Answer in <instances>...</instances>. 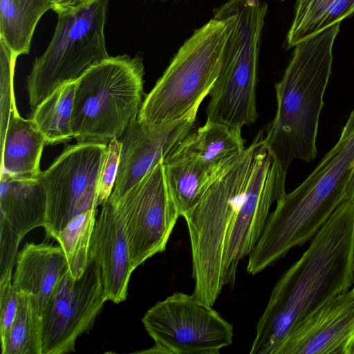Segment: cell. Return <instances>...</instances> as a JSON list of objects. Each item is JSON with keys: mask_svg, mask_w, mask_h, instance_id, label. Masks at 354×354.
Masks as SVG:
<instances>
[{"mask_svg": "<svg viewBox=\"0 0 354 354\" xmlns=\"http://www.w3.org/2000/svg\"><path fill=\"white\" fill-rule=\"evenodd\" d=\"M230 32L229 18L213 11V18L194 30L145 96L138 119L150 127L195 121L221 71Z\"/></svg>", "mask_w": 354, "mask_h": 354, "instance_id": "cell-5", "label": "cell"}, {"mask_svg": "<svg viewBox=\"0 0 354 354\" xmlns=\"http://www.w3.org/2000/svg\"><path fill=\"white\" fill-rule=\"evenodd\" d=\"M142 322L154 345L138 353L218 354L233 341L232 325L193 294L176 292L156 302Z\"/></svg>", "mask_w": 354, "mask_h": 354, "instance_id": "cell-9", "label": "cell"}, {"mask_svg": "<svg viewBox=\"0 0 354 354\" xmlns=\"http://www.w3.org/2000/svg\"><path fill=\"white\" fill-rule=\"evenodd\" d=\"M97 212V209H95L77 215L55 239L64 250L68 271L75 279L82 276L91 261V240Z\"/></svg>", "mask_w": 354, "mask_h": 354, "instance_id": "cell-26", "label": "cell"}, {"mask_svg": "<svg viewBox=\"0 0 354 354\" xmlns=\"http://www.w3.org/2000/svg\"><path fill=\"white\" fill-rule=\"evenodd\" d=\"M354 13V0H297L295 16L286 37L287 48L341 23Z\"/></svg>", "mask_w": 354, "mask_h": 354, "instance_id": "cell-22", "label": "cell"}, {"mask_svg": "<svg viewBox=\"0 0 354 354\" xmlns=\"http://www.w3.org/2000/svg\"><path fill=\"white\" fill-rule=\"evenodd\" d=\"M213 11L229 18L231 32L209 94L207 120L241 130L258 118V59L268 6L260 0H227Z\"/></svg>", "mask_w": 354, "mask_h": 354, "instance_id": "cell-6", "label": "cell"}, {"mask_svg": "<svg viewBox=\"0 0 354 354\" xmlns=\"http://www.w3.org/2000/svg\"><path fill=\"white\" fill-rule=\"evenodd\" d=\"M354 282V199L346 198L274 286L250 354H279L299 323Z\"/></svg>", "mask_w": 354, "mask_h": 354, "instance_id": "cell-1", "label": "cell"}, {"mask_svg": "<svg viewBox=\"0 0 354 354\" xmlns=\"http://www.w3.org/2000/svg\"><path fill=\"white\" fill-rule=\"evenodd\" d=\"M346 194V198L354 199V166L347 185Z\"/></svg>", "mask_w": 354, "mask_h": 354, "instance_id": "cell-32", "label": "cell"}, {"mask_svg": "<svg viewBox=\"0 0 354 354\" xmlns=\"http://www.w3.org/2000/svg\"><path fill=\"white\" fill-rule=\"evenodd\" d=\"M194 120L150 127L138 117L118 138L121 142L120 163L111 194L115 201L138 183L151 169L174 151L192 129Z\"/></svg>", "mask_w": 354, "mask_h": 354, "instance_id": "cell-14", "label": "cell"}, {"mask_svg": "<svg viewBox=\"0 0 354 354\" xmlns=\"http://www.w3.org/2000/svg\"><path fill=\"white\" fill-rule=\"evenodd\" d=\"M52 0H0V39L17 56L28 54L37 22Z\"/></svg>", "mask_w": 354, "mask_h": 354, "instance_id": "cell-21", "label": "cell"}, {"mask_svg": "<svg viewBox=\"0 0 354 354\" xmlns=\"http://www.w3.org/2000/svg\"><path fill=\"white\" fill-rule=\"evenodd\" d=\"M107 144L69 145L39 180L46 194V237L55 239L75 216L97 209V189Z\"/></svg>", "mask_w": 354, "mask_h": 354, "instance_id": "cell-10", "label": "cell"}, {"mask_svg": "<svg viewBox=\"0 0 354 354\" xmlns=\"http://www.w3.org/2000/svg\"><path fill=\"white\" fill-rule=\"evenodd\" d=\"M15 264V289L30 296L42 317L56 285L68 270L62 248L46 243H27L18 252Z\"/></svg>", "mask_w": 354, "mask_h": 354, "instance_id": "cell-17", "label": "cell"}, {"mask_svg": "<svg viewBox=\"0 0 354 354\" xmlns=\"http://www.w3.org/2000/svg\"><path fill=\"white\" fill-rule=\"evenodd\" d=\"M0 223V271L1 275L8 269H12L16 262L18 254L17 250L21 240L4 221L1 220Z\"/></svg>", "mask_w": 354, "mask_h": 354, "instance_id": "cell-30", "label": "cell"}, {"mask_svg": "<svg viewBox=\"0 0 354 354\" xmlns=\"http://www.w3.org/2000/svg\"><path fill=\"white\" fill-rule=\"evenodd\" d=\"M18 293L12 326L1 343L2 354H42V317L29 295Z\"/></svg>", "mask_w": 354, "mask_h": 354, "instance_id": "cell-25", "label": "cell"}, {"mask_svg": "<svg viewBox=\"0 0 354 354\" xmlns=\"http://www.w3.org/2000/svg\"><path fill=\"white\" fill-rule=\"evenodd\" d=\"M263 131L219 171L198 203L183 217L189 232L193 295L213 306L224 286L223 254L228 234L243 200Z\"/></svg>", "mask_w": 354, "mask_h": 354, "instance_id": "cell-4", "label": "cell"}, {"mask_svg": "<svg viewBox=\"0 0 354 354\" xmlns=\"http://www.w3.org/2000/svg\"><path fill=\"white\" fill-rule=\"evenodd\" d=\"M142 57H109L76 82L71 127L77 142L108 144L138 117L143 102Z\"/></svg>", "mask_w": 354, "mask_h": 354, "instance_id": "cell-7", "label": "cell"}, {"mask_svg": "<svg viewBox=\"0 0 354 354\" xmlns=\"http://www.w3.org/2000/svg\"><path fill=\"white\" fill-rule=\"evenodd\" d=\"M241 130L207 120L190 131L164 162L196 161L211 167L224 165L244 150Z\"/></svg>", "mask_w": 354, "mask_h": 354, "instance_id": "cell-19", "label": "cell"}, {"mask_svg": "<svg viewBox=\"0 0 354 354\" xmlns=\"http://www.w3.org/2000/svg\"><path fill=\"white\" fill-rule=\"evenodd\" d=\"M46 145L44 136L30 118L24 119L18 111L12 113L1 145V177L38 178Z\"/></svg>", "mask_w": 354, "mask_h": 354, "instance_id": "cell-20", "label": "cell"}, {"mask_svg": "<svg viewBox=\"0 0 354 354\" xmlns=\"http://www.w3.org/2000/svg\"><path fill=\"white\" fill-rule=\"evenodd\" d=\"M163 162L118 199L108 200L123 223L133 270L165 250L180 216L167 183Z\"/></svg>", "mask_w": 354, "mask_h": 354, "instance_id": "cell-11", "label": "cell"}, {"mask_svg": "<svg viewBox=\"0 0 354 354\" xmlns=\"http://www.w3.org/2000/svg\"><path fill=\"white\" fill-rule=\"evenodd\" d=\"M93 0H52L53 10L58 15L73 12Z\"/></svg>", "mask_w": 354, "mask_h": 354, "instance_id": "cell-31", "label": "cell"}, {"mask_svg": "<svg viewBox=\"0 0 354 354\" xmlns=\"http://www.w3.org/2000/svg\"><path fill=\"white\" fill-rule=\"evenodd\" d=\"M228 162L217 167L191 160L163 162L167 183L180 216L198 203L211 183Z\"/></svg>", "mask_w": 354, "mask_h": 354, "instance_id": "cell-23", "label": "cell"}, {"mask_svg": "<svg viewBox=\"0 0 354 354\" xmlns=\"http://www.w3.org/2000/svg\"><path fill=\"white\" fill-rule=\"evenodd\" d=\"M264 136L259 145L243 200L225 243L223 266L224 286L234 283L239 264L256 245L272 205L286 193L287 173L266 144Z\"/></svg>", "mask_w": 354, "mask_h": 354, "instance_id": "cell-13", "label": "cell"}, {"mask_svg": "<svg viewBox=\"0 0 354 354\" xmlns=\"http://www.w3.org/2000/svg\"><path fill=\"white\" fill-rule=\"evenodd\" d=\"M353 285H354V282H353Z\"/></svg>", "mask_w": 354, "mask_h": 354, "instance_id": "cell-34", "label": "cell"}, {"mask_svg": "<svg viewBox=\"0 0 354 354\" xmlns=\"http://www.w3.org/2000/svg\"><path fill=\"white\" fill-rule=\"evenodd\" d=\"M1 220L21 241L33 229L46 222V194L38 178L1 177Z\"/></svg>", "mask_w": 354, "mask_h": 354, "instance_id": "cell-18", "label": "cell"}, {"mask_svg": "<svg viewBox=\"0 0 354 354\" xmlns=\"http://www.w3.org/2000/svg\"><path fill=\"white\" fill-rule=\"evenodd\" d=\"M121 152V142L118 138L111 140L107 144L98 178L97 189V205H103L109 198L118 174Z\"/></svg>", "mask_w": 354, "mask_h": 354, "instance_id": "cell-28", "label": "cell"}, {"mask_svg": "<svg viewBox=\"0 0 354 354\" xmlns=\"http://www.w3.org/2000/svg\"><path fill=\"white\" fill-rule=\"evenodd\" d=\"M76 82L59 86L32 111L30 119L46 145L66 142L73 138L71 121Z\"/></svg>", "mask_w": 354, "mask_h": 354, "instance_id": "cell-24", "label": "cell"}, {"mask_svg": "<svg viewBox=\"0 0 354 354\" xmlns=\"http://www.w3.org/2000/svg\"><path fill=\"white\" fill-rule=\"evenodd\" d=\"M109 0H93L58 15L44 53L35 59L27 78L32 111L59 86L77 80L90 67L109 57L104 28Z\"/></svg>", "mask_w": 354, "mask_h": 354, "instance_id": "cell-8", "label": "cell"}, {"mask_svg": "<svg viewBox=\"0 0 354 354\" xmlns=\"http://www.w3.org/2000/svg\"><path fill=\"white\" fill-rule=\"evenodd\" d=\"M17 57L0 39L1 62V145L3 144L11 115L17 111L14 95V72Z\"/></svg>", "mask_w": 354, "mask_h": 354, "instance_id": "cell-27", "label": "cell"}, {"mask_svg": "<svg viewBox=\"0 0 354 354\" xmlns=\"http://www.w3.org/2000/svg\"><path fill=\"white\" fill-rule=\"evenodd\" d=\"M339 26L337 23L297 44L281 80L275 84L277 111L264 139L286 173L295 159L309 162L317 155L319 117Z\"/></svg>", "mask_w": 354, "mask_h": 354, "instance_id": "cell-3", "label": "cell"}, {"mask_svg": "<svg viewBox=\"0 0 354 354\" xmlns=\"http://www.w3.org/2000/svg\"><path fill=\"white\" fill-rule=\"evenodd\" d=\"M347 354H354V337L349 344Z\"/></svg>", "mask_w": 354, "mask_h": 354, "instance_id": "cell-33", "label": "cell"}, {"mask_svg": "<svg viewBox=\"0 0 354 354\" xmlns=\"http://www.w3.org/2000/svg\"><path fill=\"white\" fill-rule=\"evenodd\" d=\"M353 166L354 109L333 147L296 189L277 201L249 254L248 274L263 271L315 236L346 198Z\"/></svg>", "mask_w": 354, "mask_h": 354, "instance_id": "cell-2", "label": "cell"}, {"mask_svg": "<svg viewBox=\"0 0 354 354\" xmlns=\"http://www.w3.org/2000/svg\"><path fill=\"white\" fill-rule=\"evenodd\" d=\"M90 258L80 278L68 270L49 298L42 315V354L74 352L77 339L91 330L107 301L100 267Z\"/></svg>", "mask_w": 354, "mask_h": 354, "instance_id": "cell-12", "label": "cell"}, {"mask_svg": "<svg viewBox=\"0 0 354 354\" xmlns=\"http://www.w3.org/2000/svg\"><path fill=\"white\" fill-rule=\"evenodd\" d=\"M282 1H283V0H282Z\"/></svg>", "mask_w": 354, "mask_h": 354, "instance_id": "cell-35", "label": "cell"}, {"mask_svg": "<svg viewBox=\"0 0 354 354\" xmlns=\"http://www.w3.org/2000/svg\"><path fill=\"white\" fill-rule=\"evenodd\" d=\"M12 269H8L0 277V334L1 342L6 337L16 316L18 293L12 281Z\"/></svg>", "mask_w": 354, "mask_h": 354, "instance_id": "cell-29", "label": "cell"}, {"mask_svg": "<svg viewBox=\"0 0 354 354\" xmlns=\"http://www.w3.org/2000/svg\"><path fill=\"white\" fill-rule=\"evenodd\" d=\"M91 236L90 257L98 263L104 295L114 304L127 299L133 269L123 223L109 201L101 205Z\"/></svg>", "mask_w": 354, "mask_h": 354, "instance_id": "cell-16", "label": "cell"}, {"mask_svg": "<svg viewBox=\"0 0 354 354\" xmlns=\"http://www.w3.org/2000/svg\"><path fill=\"white\" fill-rule=\"evenodd\" d=\"M354 337V285L308 314L279 354H347Z\"/></svg>", "mask_w": 354, "mask_h": 354, "instance_id": "cell-15", "label": "cell"}]
</instances>
